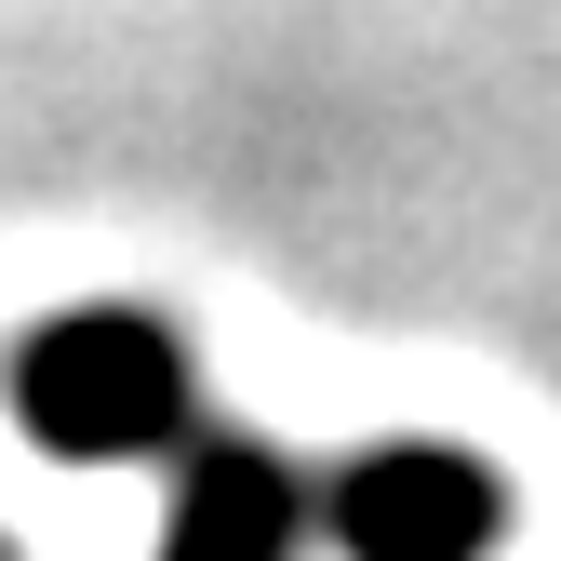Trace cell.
Returning <instances> with one entry per match:
<instances>
[{"label":"cell","mask_w":561,"mask_h":561,"mask_svg":"<svg viewBox=\"0 0 561 561\" xmlns=\"http://www.w3.org/2000/svg\"><path fill=\"white\" fill-rule=\"evenodd\" d=\"M14 414L54 442V455H161L187 428V362H174V334L161 321H134V308H67L14 347Z\"/></svg>","instance_id":"obj_1"},{"label":"cell","mask_w":561,"mask_h":561,"mask_svg":"<svg viewBox=\"0 0 561 561\" xmlns=\"http://www.w3.org/2000/svg\"><path fill=\"white\" fill-rule=\"evenodd\" d=\"M495 522H508L495 468L455 455V442H375L362 468L321 481V535L347 561H481Z\"/></svg>","instance_id":"obj_2"},{"label":"cell","mask_w":561,"mask_h":561,"mask_svg":"<svg viewBox=\"0 0 561 561\" xmlns=\"http://www.w3.org/2000/svg\"><path fill=\"white\" fill-rule=\"evenodd\" d=\"M321 522V495L267 442H187V481H174V535L161 561H295V535Z\"/></svg>","instance_id":"obj_3"}]
</instances>
